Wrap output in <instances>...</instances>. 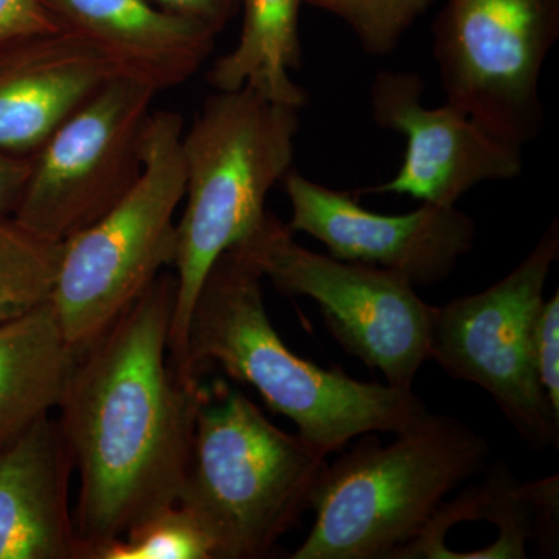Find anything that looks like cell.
<instances>
[{
    "instance_id": "cell-1",
    "label": "cell",
    "mask_w": 559,
    "mask_h": 559,
    "mask_svg": "<svg viewBox=\"0 0 559 559\" xmlns=\"http://www.w3.org/2000/svg\"><path fill=\"white\" fill-rule=\"evenodd\" d=\"M175 300V275L162 272L81 353L58 404V425L80 474L73 513L80 559L178 502L182 491L210 389L171 367Z\"/></svg>"
},
{
    "instance_id": "cell-22",
    "label": "cell",
    "mask_w": 559,
    "mask_h": 559,
    "mask_svg": "<svg viewBox=\"0 0 559 559\" xmlns=\"http://www.w3.org/2000/svg\"><path fill=\"white\" fill-rule=\"evenodd\" d=\"M58 28L60 24L40 0H0V40Z\"/></svg>"
},
{
    "instance_id": "cell-12",
    "label": "cell",
    "mask_w": 559,
    "mask_h": 559,
    "mask_svg": "<svg viewBox=\"0 0 559 559\" xmlns=\"http://www.w3.org/2000/svg\"><path fill=\"white\" fill-rule=\"evenodd\" d=\"M425 81L414 72L382 70L370 90L371 117L381 130L406 139L399 173L356 194L389 193L455 207L473 187L513 180L524 170L521 146L485 130L450 103L423 105Z\"/></svg>"
},
{
    "instance_id": "cell-8",
    "label": "cell",
    "mask_w": 559,
    "mask_h": 559,
    "mask_svg": "<svg viewBox=\"0 0 559 559\" xmlns=\"http://www.w3.org/2000/svg\"><path fill=\"white\" fill-rule=\"evenodd\" d=\"M293 234L266 212L237 246L280 293L318 301L326 329L345 352L382 371L385 384L414 390L429 360L432 305L395 272L312 252Z\"/></svg>"
},
{
    "instance_id": "cell-17",
    "label": "cell",
    "mask_w": 559,
    "mask_h": 559,
    "mask_svg": "<svg viewBox=\"0 0 559 559\" xmlns=\"http://www.w3.org/2000/svg\"><path fill=\"white\" fill-rule=\"evenodd\" d=\"M304 0H241L237 46L213 62L207 83L215 91L252 87L263 97L301 109L308 94L290 79L300 68L299 13Z\"/></svg>"
},
{
    "instance_id": "cell-21",
    "label": "cell",
    "mask_w": 559,
    "mask_h": 559,
    "mask_svg": "<svg viewBox=\"0 0 559 559\" xmlns=\"http://www.w3.org/2000/svg\"><path fill=\"white\" fill-rule=\"evenodd\" d=\"M536 369L551 409L559 415V290L544 301L535 341Z\"/></svg>"
},
{
    "instance_id": "cell-6",
    "label": "cell",
    "mask_w": 559,
    "mask_h": 559,
    "mask_svg": "<svg viewBox=\"0 0 559 559\" xmlns=\"http://www.w3.org/2000/svg\"><path fill=\"white\" fill-rule=\"evenodd\" d=\"M183 119L153 110L142 139V175L100 219L64 240L50 304L66 342L86 352L173 266L176 212L186 193Z\"/></svg>"
},
{
    "instance_id": "cell-2",
    "label": "cell",
    "mask_w": 559,
    "mask_h": 559,
    "mask_svg": "<svg viewBox=\"0 0 559 559\" xmlns=\"http://www.w3.org/2000/svg\"><path fill=\"white\" fill-rule=\"evenodd\" d=\"M263 275L240 248L221 253L191 311L187 367L215 364L252 385L301 439L329 455L370 432L400 433L429 414L414 390L358 381L341 367L323 369L286 347L264 307Z\"/></svg>"
},
{
    "instance_id": "cell-11",
    "label": "cell",
    "mask_w": 559,
    "mask_h": 559,
    "mask_svg": "<svg viewBox=\"0 0 559 559\" xmlns=\"http://www.w3.org/2000/svg\"><path fill=\"white\" fill-rule=\"evenodd\" d=\"M282 182L290 230L316 238L334 259L395 272L414 286L450 278L476 241V223L457 207L423 202L403 215H382L364 209L355 191L330 189L293 168Z\"/></svg>"
},
{
    "instance_id": "cell-15",
    "label": "cell",
    "mask_w": 559,
    "mask_h": 559,
    "mask_svg": "<svg viewBox=\"0 0 559 559\" xmlns=\"http://www.w3.org/2000/svg\"><path fill=\"white\" fill-rule=\"evenodd\" d=\"M73 469L51 415L0 448V559L81 558L69 503Z\"/></svg>"
},
{
    "instance_id": "cell-16",
    "label": "cell",
    "mask_w": 559,
    "mask_h": 559,
    "mask_svg": "<svg viewBox=\"0 0 559 559\" xmlns=\"http://www.w3.org/2000/svg\"><path fill=\"white\" fill-rule=\"evenodd\" d=\"M76 359L50 301L0 323V448L58 409Z\"/></svg>"
},
{
    "instance_id": "cell-23",
    "label": "cell",
    "mask_w": 559,
    "mask_h": 559,
    "mask_svg": "<svg viewBox=\"0 0 559 559\" xmlns=\"http://www.w3.org/2000/svg\"><path fill=\"white\" fill-rule=\"evenodd\" d=\"M154 5L202 22L213 32L219 33L240 9L241 0H150Z\"/></svg>"
},
{
    "instance_id": "cell-14",
    "label": "cell",
    "mask_w": 559,
    "mask_h": 559,
    "mask_svg": "<svg viewBox=\"0 0 559 559\" xmlns=\"http://www.w3.org/2000/svg\"><path fill=\"white\" fill-rule=\"evenodd\" d=\"M61 28L86 40L116 79L173 90L197 75L218 33L150 0H40Z\"/></svg>"
},
{
    "instance_id": "cell-4",
    "label": "cell",
    "mask_w": 559,
    "mask_h": 559,
    "mask_svg": "<svg viewBox=\"0 0 559 559\" xmlns=\"http://www.w3.org/2000/svg\"><path fill=\"white\" fill-rule=\"evenodd\" d=\"M395 437H367L326 465L314 525L290 559H395L489 455L476 430L432 412Z\"/></svg>"
},
{
    "instance_id": "cell-13",
    "label": "cell",
    "mask_w": 559,
    "mask_h": 559,
    "mask_svg": "<svg viewBox=\"0 0 559 559\" xmlns=\"http://www.w3.org/2000/svg\"><path fill=\"white\" fill-rule=\"evenodd\" d=\"M112 79L102 55L66 28L0 40V151L32 156Z\"/></svg>"
},
{
    "instance_id": "cell-7",
    "label": "cell",
    "mask_w": 559,
    "mask_h": 559,
    "mask_svg": "<svg viewBox=\"0 0 559 559\" xmlns=\"http://www.w3.org/2000/svg\"><path fill=\"white\" fill-rule=\"evenodd\" d=\"M559 257L554 219L532 252L489 288L433 307L429 359L459 381L484 389L532 450H558L559 415L536 369L544 288Z\"/></svg>"
},
{
    "instance_id": "cell-19",
    "label": "cell",
    "mask_w": 559,
    "mask_h": 559,
    "mask_svg": "<svg viewBox=\"0 0 559 559\" xmlns=\"http://www.w3.org/2000/svg\"><path fill=\"white\" fill-rule=\"evenodd\" d=\"M87 559H215V547L197 518L176 502L92 550Z\"/></svg>"
},
{
    "instance_id": "cell-10",
    "label": "cell",
    "mask_w": 559,
    "mask_h": 559,
    "mask_svg": "<svg viewBox=\"0 0 559 559\" xmlns=\"http://www.w3.org/2000/svg\"><path fill=\"white\" fill-rule=\"evenodd\" d=\"M156 92L112 79L33 154L14 218L68 240L116 207L143 170L142 139Z\"/></svg>"
},
{
    "instance_id": "cell-5",
    "label": "cell",
    "mask_w": 559,
    "mask_h": 559,
    "mask_svg": "<svg viewBox=\"0 0 559 559\" xmlns=\"http://www.w3.org/2000/svg\"><path fill=\"white\" fill-rule=\"evenodd\" d=\"M326 465L240 390L218 385L198 412L178 502L207 532L215 559L267 558L311 510Z\"/></svg>"
},
{
    "instance_id": "cell-18",
    "label": "cell",
    "mask_w": 559,
    "mask_h": 559,
    "mask_svg": "<svg viewBox=\"0 0 559 559\" xmlns=\"http://www.w3.org/2000/svg\"><path fill=\"white\" fill-rule=\"evenodd\" d=\"M62 248L64 241L47 237L14 216H0V323L49 304Z\"/></svg>"
},
{
    "instance_id": "cell-3",
    "label": "cell",
    "mask_w": 559,
    "mask_h": 559,
    "mask_svg": "<svg viewBox=\"0 0 559 559\" xmlns=\"http://www.w3.org/2000/svg\"><path fill=\"white\" fill-rule=\"evenodd\" d=\"M299 110L252 87L216 91L182 134L186 207L176 223V300L168 356L180 378L194 300L221 253L240 245L266 215L272 187L294 159Z\"/></svg>"
},
{
    "instance_id": "cell-24",
    "label": "cell",
    "mask_w": 559,
    "mask_h": 559,
    "mask_svg": "<svg viewBox=\"0 0 559 559\" xmlns=\"http://www.w3.org/2000/svg\"><path fill=\"white\" fill-rule=\"evenodd\" d=\"M33 168L32 156L0 151V216H14L20 207Z\"/></svg>"
},
{
    "instance_id": "cell-9",
    "label": "cell",
    "mask_w": 559,
    "mask_h": 559,
    "mask_svg": "<svg viewBox=\"0 0 559 559\" xmlns=\"http://www.w3.org/2000/svg\"><path fill=\"white\" fill-rule=\"evenodd\" d=\"M432 38L447 103L521 148L538 139L559 0H447Z\"/></svg>"
},
{
    "instance_id": "cell-20",
    "label": "cell",
    "mask_w": 559,
    "mask_h": 559,
    "mask_svg": "<svg viewBox=\"0 0 559 559\" xmlns=\"http://www.w3.org/2000/svg\"><path fill=\"white\" fill-rule=\"evenodd\" d=\"M436 0H304L340 17L370 57H388Z\"/></svg>"
}]
</instances>
